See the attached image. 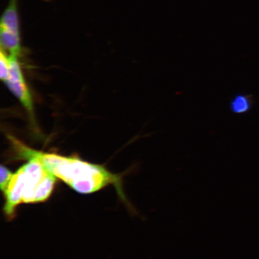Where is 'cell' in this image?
<instances>
[{
  "label": "cell",
  "instance_id": "8992f818",
  "mask_svg": "<svg viewBox=\"0 0 259 259\" xmlns=\"http://www.w3.org/2000/svg\"><path fill=\"white\" fill-rule=\"evenodd\" d=\"M9 73V56L2 49L0 53V77L3 82L8 79Z\"/></svg>",
  "mask_w": 259,
  "mask_h": 259
},
{
  "label": "cell",
  "instance_id": "6da1fadb",
  "mask_svg": "<svg viewBox=\"0 0 259 259\" xmlns=\"http://www.w3.org/2000/svg\"><path fill=\"white\" fill-rule=\"evenodd\" d=\"M13 144L18 158L39 161L57 179L63 181L75 192L89 194L109 186H114L119 198L134 214L137 213L123 189V177L129 173L113 174L102 165L89 163L79 158L64 156L33 150L15 139Z\"/></svg>",
  "mask_w": 259,
  "mask_h": 259
},
{
  "label": "cell",
  "instance_id": "7a4b0ae2",
  "mask_svg": "<svg viewBox=\"0 0 259 259\" xmlns=\"http://www.w3.org/2000/svg\"><path fill=\"white\" fill-rule=\"evenodd\" d=\"M57 178L48 171L39 161L29 160L13 173L7 186L3 191V207L6 218H15L16 209L22 204L45 202L53 194Z\"/></svg>",
  "mask_w": 259,
  "mask_h": 259
},
{
  "label": "cell",
  "instance_id": "277c9868",
  "mask_svg": "<svg viewBox=\"0 0 259 259\" xmlns=\"http://www.w3.org/2000/svg\"><path fill=\"white\" fill-rule=\"evenodd\" d=\"M1 30L20 34V20L17 0H11L1 18Z\"/></svg>",
  "mask_w": 259,
  "mask_h": 259
},
{
  "label": "cell",
  "instance_id": "5b68a950",
  "mask_svg": "<svg viewBox=\"0 0 259 259\" xmlns=\"http://www.w3.org/2000/svg\"><path fill=\"white\" fill-rule=\"evenodd\" d=\"M255 103L252 94L238 93L230 100L229 108L234 114L245 115L252 111Z\"/></svg>",
  "mask_w": 259,
  "mask_h": 259
},
{
  "label": "cell",
  "instance_id": "52a82bcc",
  "mask_svg": "<svg viewBox=\"0 0 259 259\" xmlns=\"http://www.w3.org/2000/svg\"><path fill=\"white\" fill-rule=\"evenodd\" d=\"M13 173L7 167L4 166H1V178H0V187L3 192L9 182Z\"/></svg>",
  "mask_w": 259,
  "mask_h": 259
},
{
  "label": "cell",
  "instance_id": "3957f363",
  "mask_svg": "<svg viewBox=\"0 0 259 259\" xmlns=\"http://www.w3.org/2000/svg\"><path fill=\"white\" fill-rule=\"evenodd\" d=\"M9 60V76L5 83L32 118L34 116L33 102L19 66L18 57L10 55Z\"/></svg>",
  "mask_w": 259,
  "mask_h": 259
}]
</instances>
